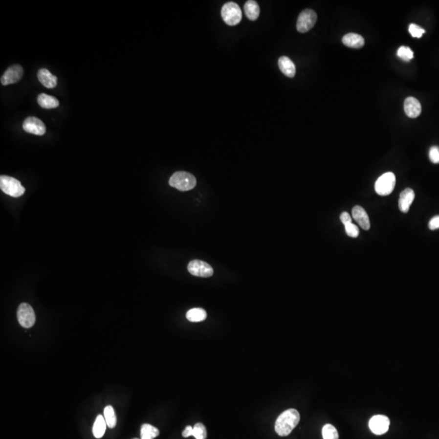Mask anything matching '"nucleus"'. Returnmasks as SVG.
Wrapping results in <instances>:
<instances>
[{
  "instance_id": "bb28decb",
  "label": "nucleus",
  "mask_w": 439,
  "mask_h": 439,
  "mask_svg": "<svg viewBox=\"0 0 439 439\" xmlns=\"http://www.w3.org/2000/svg\"><path fill=\"white\" fill-rule=\"evenodd\" d=\"M408 31L410 33L411 35L413 38H417L420 39L422 37L423 34H425V30L422 29L421 27L419 26L417 24H411L408 28Z\"/></svg>"
},
{
  "instance_id": "f3484780",
  "label": "nucleus",
  "mask_w": 439,
  "mask_h": 439,
  "mask_svg": "<svg viewBox=\"0 0 439 439\" xmlns=\"http://www.w3.org/2000/svg\"><path fill=\"white\" fill-rule=\"evenodd\" d=\"M278 66H279L282 73L285 75L286 77H294V75L296 73V68H295V66L293 63V61L290 58H288L286 56H282L278 60Z\"/></svg>"
},
{
  "instance_id": "b1692460",
  "label": "nucleus",
  "mask_w": 439,
  "mask_h": 439,
  "mask_svg": "<svg viewBox=\"0 0 439 439\" xmlns=\"http://www.w3.org/2000/svg\"><path fill=\"white\" fill-rule=\"evenodd\" d=\"M322 436L324 439H338V433L333 425L327 424L322 429Z\"/></svg>"
},
{
  "instance_id": "2eb2a0df",
  "label": "nucleus",
  "mask_w": 439,
  "mask_h": 439,
  "mask_svg": "<svg viewBox=\"0 0 439 439\" xmlns=\"http://www.w3.org/2000/svg\"><path fill=\"white\" fill-rule=\"evenodd\" d=\"M343 44L351 48L360 49L365 45V39L360 34L350 33L343 36Z\"/></svg>"
},
{
  "instance_id": "2f4dec72",
  "label": "nucleus",
  "mask_w": 439,
  "mask_h": 439,
  "mask_svg": "<svg viewBox=\"0 0 439 439\" xmlns=\"http://www.w3.org/2000/svg\"><path fill=\"white\" fill-rule=\"evenodd\" d=\"M182 436H183L184 438H188L191 437V436H193V427H191V425H189V426L186 427V429H185L183 432H182Z\"/></svg>"
},
{
  "instance_id": "6ab92c4d",
  "label": "nucleus",
  "mask_w": 439,
  "mask_h": 439,
  "mask_svg": "<svg viewBox=\"0 0 439 439\" xmlns=\"http://www.w3.org/2000/svg\"><path fill=\"white\" fill-rule=\"evenodd\" d=\"M244 10L246 17L251 21H256L260 16V6L254 0H249L244 5Z\"/></svg>"
},
{
  "instance_id": "0eeeda50",
  "label": "nucleus",
  "mask_w": 439,
  "mask_h": 439,
  "mask_svg": "<svg viewBox=\"0 0 439 439\" xmlns=\"http://www.w3.org/2000/svg\"><path fill=\"white\" fill-rule=\"evenodd\" d=\"M317 16L313 10L305 9L299 14L297 21V30L300 33H306L313 28L316 24Z\"/></svg>"
},
{
  "instance_id": "7c9ffc66",
  "label": "nucleus",
  "mask_w": 439,
  "mask_h": 439,
  "mask_svg": "<svg viewBox=\"0 0 439 439\" xmlns=\"http://www.w3.org/2000/svg\"><path fill=\"white\" fill-rule=\"evenodd\" d=\"M340 220L341 221H342V223H343L344 225L350 224V223H352V220H351V216L349 215V213H347V212H344V213L341 214Z\"/></svg>"
},
{
  "instance_id": "f257e3e1",
  "label": "nucleus",
  "mask_w": 439,
  "mask_h": 439,
  "mask_svg": "<svg viewBox=\"0 0 439 439\" xmlns=\"http://www.w3.org/2000/svg\"><path fill=\"white\" fill-rule=\"evenodd\" d=\"M300 420V415L296 409L290 408L283 412L275 423V431L281 437H285L292 432Z\"/></svg>"
},
{
  "instance_id": "20e7f679",
  "label": "nucleus",
  "mask_w": 439,
  "mask_h": 439,
  "mask_svg": "<svg viewBox=\"0 0 439 439\" xmlns=\"http://www.w3.org/2000/svg\"><path fill=\"white\" fill-rule=\"evenodd\" d=\"M396 178L395 174L388 172L381 175L375 183V191L379 196H389L395 186Z\"/></svg>"
},
{
  "instance_id": "c85d7f7f",
  "label": "nucleus",
  "mask_w": 439,
  "mask_h": 439,
  "mask_svg": "<svg viewBox=\"0 0 439 439\" xmlns=\"http://www.w3.org/2000/svg\"><path fill=\"white\" fill-rule=\"evenodd\" d=\"M430 160L434 164H439V147L437 146H434L431 147L429 153Z\"/></svg>"
},
{
  "instance_id": "f8f14e48",
  "label": "nucleus",
  "mask_w": 439,
  "mask_h": 439,
  "mask_svg": "<svg viewBox=\"0 0 439 439\" xmlns=\"http://www.w3.org/2000/svg\"><path fill=\"white\" fill-rule=\"evenodd\" d=\"M404 111L408 117L417 118L421 112L420 102L414 97H408L404 101Z\"/></svg>"
},
{
  "instance_id": "a878e982",
  "label": "nucleus",
  "mask_w": 439,
  "mask_h": 439,
  "mask_svg": "<svg viewBox=\"0 0 439 439\" xmlns=\"http://www.w3.org/2000/svg\"><path fill=\"white\" fill-rule=\"evenodd\" d=\"M207 430L202 423H197L193 428V436L196 439H207Z\"/></svg>"
},
{
  "instance_id": "393cba45",
  "label": "nucleus",
  "mask_w": 439,
  "mask_h": 439,
  "mask_svg": "<svg viewBox=\"0 0 439 439\" xmlns=\"http://www.w3.org/2000/svg\"><path fill=\"white\" fill-rule=\"evenodd\" d=\"M397 56L404 61H410L414 57V53L408 46H400L397 51Z\"/></svg>"
},
{
  "instance_id": "39448f33",
  "label": "nucleus",
  "mask_w": 439,
  "mask_h": 439,
  "mask_svg": "<svg viewBox=\"0 0 439 439\" xmlns=\"http://www.w3.org/2000/svg\"><path fill=\"white\" fill-rule=\"evenodd\" d=\"M241 11L239 5L234 2H229L222 7V19L229 25H236L241 22Z\"/></svg>"
},
{
  "instance_id": "4468645a",
  "label": "nucleus",
  "mask_w": 439,
  "mask_h": 439,
  "mask_svg": "<svg viewBox=\"0 0 439 439\" xmlns=\"http://www.w3.org/2000/svg\"><path fill=\"white\" fill-rule=\"evenodd\" d=\"M353 219L355 220L363 229L369 230L370 229V221L366 211L360 206H355L352 209Z\"/></svg>"
},
{
  "instance_id": "412c9836",
  "label": "nucleus",
  "mask_w": 439,
  "mask_h": 439,
  "mask_svg": "<svg viewBox=\"0 0 439 439\" xmlns=\"http://www.w3.org/2000/svg\"><path fill=\"white\" fill-rule=\"evenodd\" d=\"M186 318L191 322H200L207 318V312L203 308H192L187 311Z\"/></svg>"
},
{
  "instance_id": "473e14b6",
  "label": "nucleus",
  "mask_w": 439,
  "mask_h": 439,
  "mask_svg": "<svg viewBox=\"0 0 439 439\" xmlns=\"http://www.w3.org/2000/svg\"></svg>"
},
{
  "instance_id": "9b49d317",
  "label": "nucleus",
  "mask_w": 439,
  "mask_h": 439,
  "mask_svg": "<svg viewBox=\"0 0 439 439\" xmlns=\"http://www.w3.org/2000/svg\"><path fill=\"white\" fill-rule=\"evenodd\" d=\"M23 73H24V70L22 66H18V65L11 66L10 68H7L1 77V83L3 86L17 83L22 79Z\"/></svg>"
},
{
  "instance_id": "1a4fd4ad",
  "label": "nucleus",
  "mask_w": 439,
  "mask_h": 439,
  "mask_svg": "<svg viewBox=\"0 0 439 439\" xmlns=\"http://www.w3.org/2000/svg\"><path fill=\"white\" fill-rule=\"evenodd\" d=\"M390 420L386 416H373L369 420V428L374 435H382L388 431Z\"/></svg>"
},
{
  "instance_id": "423d86ee",
  "label": "nucleus",
  "mask_w": 439,
  "mask_h": 439,
  "mask_svg": "<svg viewBox=\"0 0 439 439\" xmlns=\"http://www.w3.org/2000/svg\"><path fill=\"white\" fill-rule=\"evenodd\" d=\"M17 319L20 325L24 328H31L36 321V316L34 309L26 303L20 305L17 310Z\"/></svg>"
},
{
  "instance_id": "cd10ccee",
  "label": "nucleus",
  "mask_w": 439,
  "mask_h": 439,
  "mask_svg": "<svg viewBox=\"0 0 439 439\" xmlns=\"http://www.w3.org/2000/svg\"><path fill=\"white\" fill-rule=\"evenodd\" d=\"M345 229L346 233L351 238H357L359 236V234H360V230H359L357 225H355L353 223L346 224Z\"/></svg>"
},
{
  "instance_id": "a211bd4d",
  "label": "nucleus",
  "mask_w": 439,
  "mask_h": 439,
  "mask_svg": "<svg viewBox=\"0 0 439 439\" xmlns=\"http://www.w3.org/2000/svg\"><path fill=\"white\" fill-rule=\"evenodd\" d=\"M38 103L43 109H56L59 106L58 99L46 94H39L38 96Z\"/></svg>"
},
{
  "instance_id": "c756f323",
  "label": "nucleus",
  "mask_w": 439,
  "mask_h": 439,
  "mask_svg": "<svg viewBox=\"0 0 439 439\" xmlns=\"http://www.w3.org/2000/svg\"><path fill=\"white\" fill-rule=\"evenodd\" d=\"M429 228L431 230L439 229V216H435L429 222Z\"/></svg>"
},
{
  "instance_id": "dca6fc26",
  "label": "nucleus",
  "mask_w": 439,
  "mask_h": 439,
  "mask_svg": "<svg viewBox=\"0 0 439 439\" xmlns=\"http://www.w3.org/2000/svg\"><path fill=\"white\" fill-rule=\"evenodd\" d=\"M38 78L44 87L49 89L55 88L57 85V77L51 74L46 68H41L38 72Z\"/></svg>"
},
{
  "instance_id": "9d476101",
  "label": "nucleus",
  "mask_w": 439,
  "mask_h": 439,
  "mask_svg": "<svg viewBox=\"0 0 439 439\" xmlns=\"http://www.w3.org/2000/svg\"><path fill=\"white\" fill-rule=\"evenodd\" d=\"M23 130L27 133L34 135H44L46 133V126L44 122L37 117H28L23 123Z\"/></svg>"
},
{
  "instance_id": "4be33fe9",
  "label": "nucleus",
  "mask_w": 439,
  "mask_h": 439,
  "mask_svg": "<svg viewBox=\"0 0 439 439\" xmlns=\"http://www.w3.org/2000/svg\"><path fill=\"white\" fill-rule=\"evenodd\" d=\"M159 435V430L152 425L144 424L141 427V439H154Z\"/></svg>"
},
{
  "instance_id": "5701e85b",
  "label": "nucleus",
  "mask_w": 439,
  "mask_h": 439,
  "mask_svg": "<svg viewBox=\"0 0 439 439\" xmlns=\"http://www.w3.org/2000/svg\"><path fill=\"white\" fill-rule=\"evenodd\" d=\"M104 419L106 420L107 425L110 429H113L116 425V416L114 408L111 406H107L104 408Z\"/></svg>"
},
{
  "instance_id": "aec40b11",
  "label": "nucleus",
  "mask_w": 439,
  "mask_h": 439,
  "mask_svg": "<svg viewBox=\"0 0 439 439\" xmlns=\"http://www.w3.org/2000/svg\"><path fill=\"white\" fill-rule=\"evenodd\" d=\"M107 423L104 419V417L99 415L97 417L96 420L93 425V435L96 439H101L106 431Z\"/></svg>"
},
{
  "instance_id": "6e6552de",
  "label": "nucleus",
  "mask_w": 439,
  "mask_h": 439,
  "mask_svg": "<svg viewBox=\"0 0 439 439\" xmlns=\"http://www.w3.org/2000/svg\"><path fill=\"white\" fill-rule=\"evenodd\" d=\"M189 273L196 277H199V278H210L213 275L214 271L213 268L211 267L210 264L206 263L204 261H198V260H194L189 263L188 267Z\"/></svg>"
},
{
  "instance_id": "7ed1b4c3",
  "label": "nucleus",
  "mask_w": 439,
  "mask_h": 439,
  "mask_svg": "<svg viewBox=\"0 0 439 439\" xmlns=\"http://www.w3.org/2000/svg\"><path fill=\"white\" fill-rule=\"evenodd\" d=\"M0 188L3 193L14 198L23 196L25 191L24 186L18 180L5 175L0 176Z\"/></svg>"
},
{
  "instance_id": "f03ea898",
  "label": "nucleus",
  "mask_w": 439,
  "mask_h": 439,
  "mask_svg": "<svg viewBox=\"0 0 439 439\" xmlns=\"http://www.w3.org/2000/svg\"><path fill=\"white\" fill-rule=\"evenodd\" d=\"M169 185L179 191H190L196 186V176L187 172H176L169 179Z\"/></svg>"
},
{
  "instance_id": "ddd939ff",
  "label": "nucleus",
  "mask_w": 439,
  "mask_h": 439,
  "mask_svg": "<svg viewBox=\"0 0 439 439\" xmlns=\"http://www.w3.org/2000/svg\"><path fill=\"white\" fill-rule=\"evenodd\" d=\"M415 198V193L411 188H407L402 191L399 196L398 200V208L399 210L403 213H408L410 208V206L413 203Z\"/></svg>"
}]
</instances>
